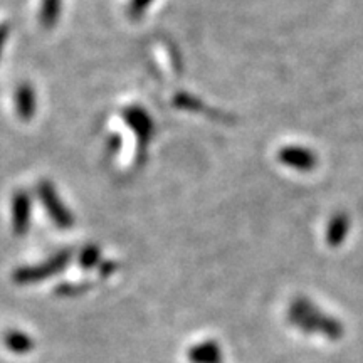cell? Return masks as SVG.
<instances>
[{
	"label": "cell",
	"instance_id": "52a82bcc",
	"mask_svg": "<svg viewBox=\"0 0 363 363\" xmlns=\"http://www.w3.org/2000/svg\"><path fill=\"white\" fill-rule=\"evenodd\" d=\"M189 358L192 363H220L222 353L216 341H206V343H200L192 348Z\"/></svg>",
	"mask_w": 363,
	"mask_h": 363
},
{
	"label": "cell",
	"instance_id": "5bb4252c",
	"mask_svg": "<svg viewBox=\"0 0 363 363\" xmlns=\"http://www.w3.org/2000/svg\"><path fill=\"white\" fill-rule=\"evenodd\" d=\"M113 268H114V264H105L103 266V271H101V275L103 276H106V275H111V272H113Z\"/></svg>",
	"mask_w": 363,
	"mask_h": 363
},
{
	"label": "cell",
	"instance_id": "30bf717a",
	"mask_svg": "<svg viewBox=\"0 0 363 363\" xmlns=\"http://www.w3.org/2000/svg\"><path fill=\"white\" fill-rule=\"evenodd\" d=\"M345 234H347V219L345 217H336L335 220L331 222L330 232H328V239H330L331 246H338L343 239Z\"/></svg>",
	"mask_w": 363,
	"mask_h": 363
},
{
	"label": "cell",
	"instance_id": "3957f363",
	"mask_svg": "<svg viewBox=\"0 0 363 363\" xmlns=\"http://www.w3.org/2000/svg\"><path fill=\"white\" fill-rule=\"evenodd\" d=\"M123 117H125L126 125L130 126L136 135L140 150H145V147L150 143L153 135L152 117L143 108H140V106H130V108H126Z\"/></svg>",
	"mask_w": 363,
	"mask_h": 363
},
{
	"label": "cell",
	"instance_id": "ba28073f",
	"mask_svg": "<svg viewBox=\"0 0 363 363\" xmlns=\"http://www.w3.org/2000/svg\"><path fill=\"white\" fill-rule=\"evenodd\" d=\"M4 341H6L7 348L17 353V355H24V353H29L34 348L32 338L22 331H7Z\"/></svg>",
	"mask_w": 363,
	"mask_h": 363
},
{
	"label": "cell",
	"instance_id": "4fadbf2b",
	"mask_svg": "<svg viewBox=\"0 0 363 363\" xmlns=\"http://www.w3.org/2000/svg\"><path fill=\"white\" fill-rule=\"evenodd\" d=\"M7 36H8V27H7L6 24H4V25H0V54H2V49H4V46H6Z\"/></svg>",
	"mask_w": 363,
	"mask_h": 363
},
{
	"label": "cell",
	"instance_id": "7a4b0ae2",
	"mask_svg": "<svg viewBox=\"0 0 363 363\" xmlns=\"http://www.w3.org/2000/svg\"><path fill=\"white\" fill-rule=\"evenodd\" d=\"M37 195H39L42 206L48 212L49 219L58 225L59 229H70L74 224V216L72 212L62 204L61 197L49 182L37 183Z\"/></svg>",
	"mask_w": 363,
	"mask_h": 363
},
{
	"label": "cell",
	"instance_id": "8992f818",
	"mask_svg": "<svg viewBox=\"0 0 363 363\" xmlns=\"http://www.w3.org/2000/svg\"><path fill=\"white\" fill-rule=\"evenodd\" d=\"M279 158L283 164L300 170H310L316 164L313 153L301 150V148H286L279 153Z\"/></svg>",
	"mask_w": 363,
	"mask_h": 363
},
{
	"label": "cell",
	"instance_id": "8fae6325",
	"mask_svg": "<svg viewBox=\"0 0 363 363\" xmlns=\"http://www.w3.org/2000/svg\"><path fill=\"white\" fill-rule=\"evenodd\" d=\"M79 263L83 264V268H95L100 263V249L96 246H88L84 247V251L79 256Z\"/></svg>",
	"mask_w": 363,
	"mask_h": 363
},
{
	"label": "cell",
	"instance_id": "5b68a950",
	"mask_svg": "<svg viewBox=\"0 0 363 363\" xmlns=\"http://www.w3.org/2000/svg\"><path fill=\"white\" fill-rule=\"evenodd\" d=\"M15 108L20 118L29 121L36 113V93L31 84H20L15 89Z\"/></svg>",
	"mask_w": 363,
	"mask_h": 363
},
{
	"label": "cell",
	"instance_id": "6da1fadb",
	"mask_svg": "<svg viewBox=\"0 0 363 363\" xmlns=\"http://www.w3.org/2000/svg\"><path fill=\"white\" fill-rule=\"evenodd\" d=\"M70 251H62V253H58L42 264H36V266L29 268H19L14 275H12V279H14L17 284L37 283V281L46 279V277H51L58 275V272H61L62 269L66 268V264L70 263Z\"/></svg>",
	"mask_w": 363,
	"mask_h": 363
},
{
	"label": "cell",
	"instance_id": "9c48e42d",
	"mask_svg": "<svg viewBox=\"0 0 363 363\" xmlns=\"http://www.w3.org/2000/svg\"><path fill=\"white\" fill-rule=\"evenodd\" d=\"M59 12H61V0H42L39 19L44 27L51 29L58 22Z\"/></svg>",
	"mask_w": 363,
	"mask_h": 363
},
{
	"label": "cell",
	"instance_id": "277c9868",
	"mask_svg": "<svg viewBox=\"0 0 363 363\" xmlns=\"http://www.w3.org/2000/svg\"><path fill=\"white\" fill-rule=\"evenodd\" d=\"M31 197L27 192L19 190L12 197V229L17 236H24L31 224Z\"/></svg>",
	"mask_w": 363,
	"mask_h": 363
},
{
	"label": "cell",
	"instance_id": "7c38bea8",
	"mask_svg": "<svg viewBox=\"0 0 363 363\" xmlns=\"http://www.w3.org/2000/svg\"><path fill=\"white\" fill-rule=\"evenodd\" d=\"M152 2L153 0H131V14L140 15Z\"/></svg>",
	"mask_w": 363,
	"mask_h": 363
}]
</instances>
